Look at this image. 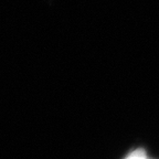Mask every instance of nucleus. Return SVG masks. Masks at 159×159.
Here are the masks:
<instances>
[{
  "instance_id": "obj_1",
  "label": "nucleus",
  "mask_w": 159,
  "mask_h": 159,
  "mask_svg": "<svg viewBox=\"0 0 159 159\" xmlns=\"http://www.w3.org/2000/svg\"><path fill=\"white\" fill-rule=\"evenodd\" d=\"M124 159H148V156H147L145 149L138 148L129 152Z\"/></svg>"
},
{
  "instance_id": "obj_2",
  "label": "nucleus",
  "mask_w": 159,
  "mask_h": 159,
  "mask_svg": "<svg viewBox=\"0 0 159 159\" xmlns=\"http://www.w3.org/2000/svg\"><path fill=\"white\" fill-rule=\"evenodd\" d=\"M148 159H154V158H149V157H148Z\"/></svg>"
}]
</instances>
